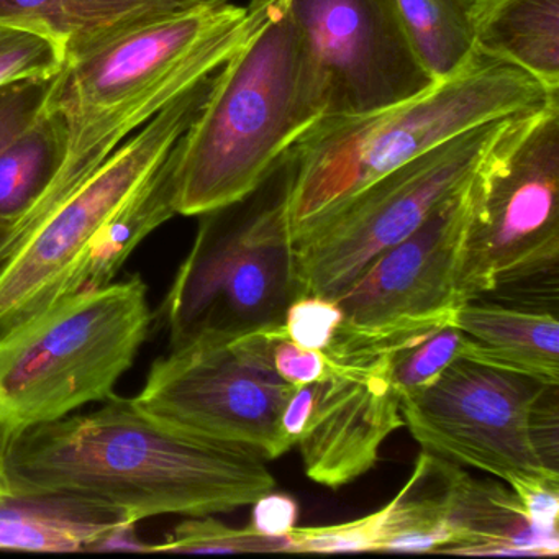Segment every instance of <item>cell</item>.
Listing matches in <instances>:
<instances>
[{
	"label": "cell",
	"instance_id": "cell-7",
	"mask_svg": "<svg viewBox=\"0 0 559 559\" xmlns=\"http://www.w3.org/2000/svg\"><path fill=\"white\" fill-rule=\"evenodd\" d=\"M214 78L173 100L38 224L0 248V338L61 299L97 235L156 175L198 119Z\"/></svg>",
	"mask_w": 559,
	"mask_h": 559
},
{
	"label": "cell",
	"instance_id": "cell-21",
	"mask_svg": "<svg viewBox=\"0 0 559 559\" xmlns=\"http://www.w3.org/2000/svg\"><path fill=\"white\" fill-rule=\"evenodd\" d=\"M412 48L437 83L456 76L476 57L473 0H395Z\"/></svg>",
	"mask_w": 559,
	"mask_h": 559
},
{
	"label": "cell",
	"instance_id": "cell-34",
	"mask_svg": "<svg viewBox=\"0 0 559 559\" xmlns=\"http://www.w3.org/2000/svg\"><path fill=\"white\" fill-rule=\"evenodd\" d=\"M152 545L142 542L135 522H120L110 528L94 546L93 552L133 551L150 552Z\"/></svg>",
	"mask_w": 559,
	"mask_h": 559
},
{
	"label": "cell",
	"instance_id": "cell-31",
	"mask_svg": "<svg viewBox=\"0 0 559 559\" xmlns=\"http://www.w3.org/2000/svg\"><path fill=\"white\" fill-rule=\"evenodd\" d=\"M519 496L533 525L548 533H559V477H543L510 487Z\"/></svg>",
	"mask_w": 559,
	"mask_h": 559
},
{
	"label": "cell",
	"instance_id": "cell-13",
	"mask_svg": "<svg viewBox=\"0 0 559 559\" xmlns=\"http://www.w3.org/2000/svg\"><path fill=\"white\" fill-rule=\"evenodd\" d=\"M316 402L297 441L307 477L340 489L368 473L389 435L404 427L402 397L392 381L394 355L329 345Z\"/></svg>",
	"mask_w": 559,
	"mask_h": 559
},
{
	"label": "cell",
	"instance_id": "cell-23",
	"mask_svg": "<svg viewBox=\"0 0 559 559\" xmlns=\"http://www.w3.org/2000/svg\"><path fill=\"white\" fill-rule=\"evenodd\" d=\"M67 47L44 25L0 19V90L50 81L63 70Z\"/></svg>",
	"mask_w": 559,
	"mask_h": 559
},
{
	"label": "cell",
	"instance_id": "cell-12",
	"mask_svg": "<svg viewBox=\"0 0 559 559\" xmlns=\"http://www.w3.org/2000/svg\"><path fill=\"white\" fill-rule=\"evenodd\" d=\"M234 2L173 15L64 61L44 112L73 120L126 103L181 70L247 15Z\"/></svg>",
	"mask_w": 559,
	"mask_h": 559
},
{
	"label": "cell",
	"instance_id": "cell-33",
	"mask_svg": "<svg viewBox=\"0 0 559 559\" xmlns=\"http://www.w3.org/2000/svg\"><path fill=\"white\" fill-rule=\"evenodd\" d=\"M313 402H316V382L296 385L280 420V433L287 451L296 447L297 441L306 431L310 415H312Z\"/></svg>",
	"mask_w": 559,
	"mask_h": 559
},
{
	"label": "cell",
	"instance_id": "cell-2",
	"mask_svg": "<svg viewBox=\"0 0 559 559\" xmlns=\"http://www.w3.org/2000/svg\"><path fill=\"white\" fill-rule=\"evenodd\" d=\"M325 112L309 44L284 0H271L179 143L178 214L199 217L253 191Z\"/></svg>",
	"mask_w": 559,
	"mask_h": 559
},
{
	"label": "cell",
	"instance_id": "cell-4",
	"mask_svg": "<svg viewBox=\"0 0 559 559\" xmlns=\"http://www.w3.org/2000/svg\"><path fill=\"white\" fill-rule=\"evenodd\" d=\"M293 148L243 198L199 215L198 235L158 309L169 346L284 325L297 297L289 205Z\"/></svg>",
	"mask_w": 559,
	"mask_h": 559
},
{
	"label": "cell",
	"instance_id": "cell-17",
	"mask_svg": "<svg viewBox=\"0 0 559 559\" xmlns=\"http://www.w3.org/2000/svg\"><path fill=\"white\" fill-rule=\"evenodd\" d=\"M454 323L466 335L463 358L559 384V323L555 313L469 300L457 307Z\"/></svg>",
	"mask_w": 559,
	"mask_h": 559
},
{
	"label": "cell",
	"instance_id": "cell-5",
	"mask_svg": "<svg viewBox=\"0 0 559 559\" xmlns=\"http://www.w3.org/2000/svg\"><path fill=\"white\" fill-rule=\"evenodd\" d=\"M155 316L140 276L63 297L0 338V450L91 402L133 366Z\"/></svg>",
	"mask_w": 559,
	"mask_h": 559
},
{
	"label": "cell",
	"instance_id": "cell-11",
	"mask_svg": "<svg viewBox=\"0 0 559 559\" xmlns=\"http://www.w3.org/2000/svg\"><path fill=\"white\" fill-rule=\"evenodd\" d=\"M312 51L326 94L323 119H358L427 93L395 0H284Z\"/></svg>",
	"mask_w": 559,
	"mask_h": 559
},
{
	"label": "cell",
	"instance_id": "cell-24",
	"mask_svg": "<svg viewBox=\"0 0 559 559\" xmlns=\"http://www.w3.org/2000/svg\"><path fill=\"white\" fill-rule=\"evenodd\" d=\"M150 552L169 555H240V552H293L289 535L263 536L247 528H231L211 515L192 516L179 523L165 542Z\"/></svg>",
	"mask_w": 559,
	"mask_h": 559
},
{
	"label": "cell",
	"instance_id": "cell-19",
	"mask_svg": "<svg viewBox=\"0 0 559 559\" xmlns=\"http://www.w3.org/2000/svg\"><path fill=\"white\" fill-rule=\"evenodd\" d=\"M126 516L99 503L61 496H0V549L93 552L96 543Z\"/></svg>",
	"mask_w": 559,
	"mask_h": 559
},
{
	"label": "cell",
	"instance_id": "cell-35",
	"mask_svg": "<svg viewBox=\"0 0 559 559\" xmlns=\"http://www.w3.org/2000/svg\"><path fill=\"white\" fill-rule=\"evenodd\" d=\"M11 492V484H9L8 471H5L4 451L0 450V496Z\"/></svg>",
	"mask_w": 559,
	"mask_h": 559
},
{
	"label": "cell",
	"instance_id": "cell-27",
	"mask_svg": "<svg viewBox=\"0 0 559 559\" xmlns=\"http://www.w3.org/2000/svg\"><path fill=\"white\" fill-rule=\"evenodd\" d=\"M342 307L335 299L300 296L289 304L284 317L287 338L307 349L323 352L342 325Z\"/></svg>",
	"mask_w": 559,
	"mask_h": 559
},
{
	"label": "cell",
	"instance_id": "cell-3",
	"mask_svg": "<svg viewBox=\"0 0 559 559\" xmlns=\"http://www.w3.org/2000/svg\"><path fill=\"white\" fill-rule=\"evenodd\" d=\"M558 94L520 68L477 51L456 76L407 103L358 119L320 120L293 146L290 237L399 166Z\"/></svg>",
	"mask_w": 559,
	"mask_h": 559
},
{
	"label": "cell",
	"instance_id": "cell-30",
	"mask_svg": "<svg viewBox=\"0 0 559 559\" xmlns=\"http://www.w3.org/2000/svg\"><path fill=\"white\" fill-rule=\"evenodd\" d=\"M273 361L277 374L293 385L313 384L325 371L322 352L302 348L289 338L274 343Z\"/></svg>",
	"mask_w": 559,
	"mask_h": 559
},
{
	"label": "cell",
	"instance_id": "cell-22",
	"mask_svg": "<svg viewBox=\"0 0 559 559\" xmlns=\"http://www.w3.org/2000/svg\"><path fill=\"white\" fill-rule=\"evenodd\" d=\"M60 150L58 127L41 110L37 122L0 155V217L21 214L44 188Z\"/></svg>",
	"mask_w": 559,
	"mask_h": 559
},
{
	"label": "cell",
	"instance_id": "cell-28",
	"mask_svg": "<svg viewBox=\"0 0 559 559\" xmlns=\"http://www.w3.org/2000/svg\"><path fill=\"white\" fill-rule=\"evenodd\" d=\"M50 81L12 84L0 90V155L37 122Z\"/></svg>",
	"mask_w": 559,
	"mask_h": 559
},
{
	"label": "cell",
	"instance_id": "cell-26",
	"mask_svg": "<svg viewBox=\"0 0 559 559\" xmlns=\"http://www.w3.org/2000/svg\"><path fill=\"white\" fill-rule=\"evenodd\" d=\"M388 507L338 525L306 526L289 533L293 552L379 551L388 533Z\"/></svg>",
	"mask_w": 559,
	"mask_h": 559
},
{
	"label": "cell",
	"instance_id": "cell-32",
	"mask_svg": "<svg viewBox=\"0 0 559 559\" xmlns=\"http://www.w3.org/2000/svg\"><path fill=\"white\" fill-rule=\"evenodd\" d=\"M251 510L250 528L263 536H286L297 526L299 506L294 497L283 492L263 493Z\"/></svg>",
	"mask_w": 559,
	"mask_h": 559
},
{
	"label": "cell",
	"instance_id": "cell-10",
	"mask_svg": "<svg viewBox=\"0 0 559 559\" xmlns=\"http://www.w3.org/2000/svg\"><path fill=\"white\" fill-rule=\"evenodd\" d=\"M552 382L479 359H454L427 388L402 397L404 425L428 453L486 471L510 487L543 477L530 412Z\"/></svg>",
	"mask_w": 559,
	"mask_h": 559
},
{
	"label": "cell",
	"instance_id": "cell-20",
	"mask_svg": "<svg viewBox=\"0 0 559 559\" xmlns=\"http://www.w3.org/2000/svg\"><path fill=\"white\" fill-rule=\"evenodd\" d=\"M179 143L156 175L110 218L107 227L97 235L86 257L68 281L61 299L114 283L133 250L152 231L178 215L176 165H178Z\"/></svg>",
	"mask_w": 559,
	"mask_h": 559
},
{
	"label": "cell",
	"instance_id": "cell-15",
	"mask_svg": "<svg viewBox=\"0 0 559 559\" xmlns=\"http://www.w3.org/2000/svg\"><path fill=\"white\" fill-rule=\"evenodd\" d=\"M447 522L454 543L444 555L556 558L559 533L533 525L519 496L496 480L454 466L447 490Z\"/></svg>",
	"mask_w": 559,
	"mask_h": 559
},
{
	"label": "cell",
	"instance_id": "cell-18",
	"mask_svg": "<svg viewBox=\"0 0 559 559\" xmlns=\"http://www.w3.org/2000/svg\"><path fill=\"white\" fill-rule=\"evenodd\" d=\"M471 22L479 53L559 93V0H473Z\"/></svg>",
	"mask_w": 559,
	"mask_h": 559
},
{
	"label": "cell",
	"instance_id": "cell-1",
	"mask_svg": "<svg viewBox=\"0 0 559 559\" xmlns=\"http://www.w3.org/2000/svg\"><path fill=\"white\" fill-rule=\"evenodd\" d=\"M4 456L11 492L73 497L135 523L231 512L276 486L254 451L182 433L116 394L27 431Z\"/></svg>",
	"mask_w": 559,
	"mask_h": 559
},
{
	"label": "cell",
	"instance_id": "cell-16",
	"mask_svg": "<svg viewBox=\"0 0 559 559\" xmlns=\"http://www.w3.org/2000/svg\"><path fill=\"white\" fill-rule=\"evenodd\" d=\"M231 0H0V19L35 22L61 38L67 60L127 32Z\"/></svg>",
	"mask_w": 559,
	"mask_h": 559
},
{
	"label": "cell",
	"instance_id": "cell-29",
	"mask_svg": "<svg viewBox=\"0 0 559 559\" xmlns=\"http://www.w3.org/2000/svg\"><path fill=\"white\" fill-rule=\"evenodd\" d=\"M559 384H548L533 404L530 412V435L533 447L549 473L559 474L558 471V408Z\"/></svg>",
	"mask_w": 559,
	"mask_h": 559
},
{
	"label": "cell",
	"instance_id": "cell-36",
	"mask_svg": "<svg viewBox=\"0 0 559 559\" xmlns=\"http://www.w3.org/2000/svg\"><path fill=\"white\" fill-rule=\"evenodd\" d=\"M12 218L0 217V248H2V245L8 240L9 231H11Z\"/></svg>",
	"mask_w": 559,
	"mask_h": 559
},
{
	"label": "cell",
	"instance_id": "cell-8",
	"mask_svg": "<svg viewBox=\"0 0 559 559\" xmlns=\"http://www.w3.org/2000/svg\"><path fill=\"white\" fill-rule=\"evenodd\" d=\"M509 119L467 130L417 156L296 231L290 240L297 297L342 296L369 264L463 188Z\"/></svg>",
	"mask_w": 559,
	"mask_h": 559
},
{
	"label": "cell",
	"instance_id": "cell-14",
	"mask_svg": "<svg viewBox=\"0 0 559 559\" xmlns=\"http://www.w3.org/2000/svg\"><path fill=\"white\" fill-rule=\"evenodd\" d=\"M466 185L336 297L343 322L371 325L461 306L456 281L466 230Z\"/></svg>",
	"mask_w": 559,
	"mask_h": 559
},
{
	"label": "cell",
	"instance_id": "cell-9",
	"mask_svg": "<svg viewBox=\"0 0 559 559\" xmlns=\"http://www.w3.org/2000/svg\"><path fill=\"white\" fill-rule=\"evenodd\" d=\"M281 338H287L284 325L169 349L132 402L182 433L276 460L287 453L280 420L296 389L274 368Z\"/></svg>",
	"mask_w": 559,
	"mask_h": 559
},
{
	"label": "cell",
	"instance_id": "cell-25",
	"mask_svg": "<svg viewBox=\"0 0 559 559\" xmlns=\"http://www.w3.org/2000/svg\"><path fill=\"white\" fill-rule=\"evenodd\" d=\"M454 320L421 333L395 353L392 381L401 397L427 388L454 359L460 358L466 335L457 329Z\"/></svg>",
	"mask_w": 559,
	"mask_h": 559
},
{
	"label": "cell",
	"instance_id": "cell-6",
	"mask_svg": "<svg viewBox=\"0 0 559 559\" xmlns=\"http://www.w3.org/2000/svg\"><path fill=\"white\" fill-rule=\"evenodd\" d=\"M466 188L457 302L558 274L559 94L507 120Z\"/></svg>",
	"mask_w": 559,
	"mask_h": 559
}]
</instances>
